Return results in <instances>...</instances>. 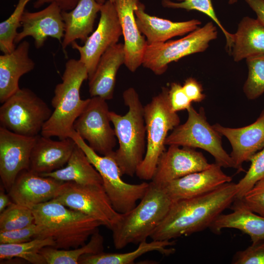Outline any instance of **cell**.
<instances>
[{
    "mask_svg": "<svg viewBox=\"0 0 264 264\" xmlns=\"http://www.w3.org/2000/svg\"><path fill=\"white\" fill-rule=\"evenodd\" d=\"M182 87L192 102H200L204 99L205 95L203 93L202 86L195 78H188L185 80Z\"/></svg>",
    "mask_w": 264,
    "mask_h": 264,
    "instance_id": "60d3db41",
    "label": "cell"
},
{
    "mask_svg": "<svg viewBox=\"0 0 264 264\" xmlns=\"http://www.w3.org/2000/svg\"><path fill=\"white\" fill-rule=\"evenodd\" d=\"M40 175L62 182H74L82 185H103L101 175L76 144L65 167Z\"/></svg>",
    "mask_w": 264,
    "mask_h": 264,
    "instance_id": "83f0119b",
    "label": "cell"
},
{
    "mask_svg": "<svg viewBox=\"0 0 264 264\" xmlns=\"http://www.w3.org/2000/svg\"><path fill=\"white\" fill-rule=\"evenodd\" d=\"M237 192V184L230 182L205 194L174 201L150 238L170 241L210 228L222 212L230 207Z\"/></svg>",
    "mask_w": 264,
    "mask_h": 264,
    "instance_id": "6da1fadb",
    "label": "cell"
},
{
    "mask_svg": "<svg viewBox=\"0 0 264 264\" xmlns=\"http://www.w3.org/2000/svg\"><path fill=\"white\" fill-rule=\"evenodd\" d=\"M232 264H264V240L252 243L245 249L237 251Z\"/></svg>",
    "mask_w": 264,
    "mask_h": 264,
    "instance_id": "8d00e7d4",
    "label": "cell"
},
{
    "mask_svg": "<svg viewBox=\"0 0 264 264\" xmlns=\"http://www.w3.org/2000/svg\"><path fill=\"white\" fill-rule=\"evenodd\" d=\"M103 250L104 238L98 230L91 236L88 242L80 247L63 249L47 246L43 248L40 253L47 264H78L82 256L98 254Z\"/></svg>",
    "mask_w": 264,
    "mask_h": 264,
    "instance_id": "f546056e",
    "label": "cell"
},
{
    "mask_svg": "<svg viewBox=\"0 0 264 264\" xmlns=\"http://www.w3.org/2000/svg\"><path fill=\"white\" fill-rule=\"evenodd\" d=\"M139 2V0H114L113 3L124 37V65L132 72L142 65L147 45L136 22L134 11Z\"/></svg>",
    "mask_w": 264,
    "mask_h": 264,
    "instance_id": "ffe728a7",
    "label": "cell"
},
{
    "mask_svg": "<svg viewBox=\"0 0 264 264\" xmlns=\"http://www.w3.org/2000/svg\"><path fill=\"white\" fill-rule=\"evenodd\" d=\"M53 199L95 219L110 230L121 216L113 208L103 185L64 182Z\"/></svg>",
    "mask_w": 264,
    "mask_h": 264,
    "instance_id": "8fae6325",
    "label": "cell"
},
{
    "mask_svg": "<svg viewBox=\"0 0 264 264\" xmlns=\"http://www.w3.org/2000/svg\"><path fill=\"white\" fill-rule=\"evenodd\" d=\"M9 196L6 195L1 189L0 192V213H1L13 202Z\"/></svg>",
    "mask_w": 264,
    "mask_h": 264,
    "instance_id": "ee69618b",
    "label": "cell"
},
{
    "mask_svg": "<svg viewBox=\"0 0 264 264\" xmlns=\"http://www.w3.org/2000/svg\"><path fill=\"white\" fill-rule=\"evenodd\" d=\"M55 245V241L51 238H36L19 243H0V259L7 260L16 257L33 264H47L40 251L44 247H54Z\"/></svg>",
    "mask_w": 264,
    "mask_h": 264,
    "instance_id": "4dcf8cb0",
    "label": "cell"
},
{
    "mask_svg": "<svg viewBox=\"0 0 264 264\" xmlns=\"http://www.w3.org/2000/svg\"><path fill=\"white\" fill-rule=\"evenodd\" d=\"M88 77L87 68L79 60L67 61L62 82L56 85L51 100L54 110L44 124L41 135L55 136L59 139L70 138L75 132L74 122L89 100V98L82 99L80 96L82 85Z\"/></svg>",
    "mask_w": 264,
    "mask_h": 264,
    "instance_id": "3957f363",
    "label": "cell"
},
{
    "mask_svg": "<svg viewBox=\"0 0 264 264\" xmlns=\"http://www.w3.org/2000/svg\"><path fill=\"white\" fill-rule=\"evenodd\" d=\"M38 234V229L35 223L18 229L0 231V244L19 243L28 242L36 238Z\"/></svg>",
    "mask_w": 264,
    "mask_h": 264,
    "instance_id": "74e56055",
    "label": "cell"
},
{
    "mask_svg": "<svg viewBox=\"0 0 264 264\" xmlns=\"http://www.w3.org/2000/svg\"><path fill=\"white\" fill-rule=\"evenodd\" d=\"M217 37V27L210 22L179 39L147 45L142 65L155 74L161 75L170 63L204 51Z\"/></svg>",
    "mask_w": 264,
    "mask_h": 264,
    "instance_id": "30bf717a",
    "label": "cell"
},
{
    "mask_svg": "<svg viewBox=\"0 0 264 264\" xmlns=\"http://www.w3.org/2000/svg\"><path fill=\"white\" fill-rule=\"evenodd\" d=\"M30 44L20 43L10 53L0 56V102L2 104L20 89V78L32 70L35 66L29 56Z\"/></svg>",
    "mask_w": 264,
    "mask_h": 264,
    "instance_id": "603a6c76",
    "label": "cell"
},
{
    "mask_svg": "<svg viewBox=\"0 0 264 264\" xmlns=\"http://www.w3.org/2000/svg\"><path fill=\"white\" fill-rule=\"evenodd\" d=\"M168 90V88H162L161 91L144 107L146 150L135 174L141 179H152L158 160L166 150L168 133L180 123L178 115L170 105Z\"/></svg>",
    "mask_w": 264,
    "mask_h": 264,
    "instance_id": "8992f818",
    "label": "cell"
},
{
    "mask_svg": "<svg viewBox=\"0 0 264 264\" xmlns=\"http://www.w3.org/2000/svg\"><path fill=\"white\" fill-rule=\"evenodd\" d=\"M35 137L26 136L0 127V177L8 192L18 175L29 170Z\"/></svg>",
    "mask_w": 264,
    "mask_h": 264,
    "instance_id": "5bb4252c",
    "label": "cell"
},
{
    "mask_svg": "<svg viewBox=\"0 0 264 264\" xmlns=\"http://www.w3.org/2000/svg\"><path fill=\"white\" fill-rule=\"evenodd\" d=\"M123 99L128 107L127 113L123 115L111 111L109 113L119 144L113 156L122 175L133 176L146 150L144 106L133 88L123 92Z\"/></svg>",
    "mask_w": 264,
    "mask_h": 264,
    "instance_id": "277c9868",
    "label": "cell"
},
{
    "mask_svg": "<svg viewBox=\"0 0 264 264\" xmlns=\"http://www.w3.org/2000/svg\"><path fill=\"white\" fill-rule=\"evenodd\" d=\"M107 100L91 97L77 117L73 129L97 154L106 155L113 153L116 144L114 129L110 125V110Z\"/></svg>",
    "mask_w": 264,
    "mask_h": 264,
    "instance_id": "7c38bea8",
    "label": "cell"
},
{
    "mask_svg": "<svg viewBox=\"0 0 264 264\" xmlns=\"http://www.w3.org/2000/svg\"><path fill=\"white\" fill-rule=\"evenodd\" d=\"M234 35L231 55L235 61L264 55V25L257 19L244 17Z\"/></svg>",
    "mask_w": 264,
    "mask_h": 264,
    "instance_id": "4316f807",
    "label": "cell"
},
{
    "mask_svg": "<svg viewBox=\"0 0 264 264\" xmlns=\"http://www.w3.org/2000/svg\"><path fill=\"white\" fill-rule=\"evenodd\" d=\"M168 98L171 109L175 112L187 110L192 106V102L179 83L171 84L168 90Z\"/></svg>",
    "mask_w": 264,
    "mask_h": 264,
    "instance_id": "ab89813d",
    "label": "cell"
},
{
    "mask_svg": "<svg viewBox=\"0 0 264 264\" xmlns=\"http://www.w3.org/2000/svg\"><path fill=\"white\" fill-rule=\"evenodd\" d=\"M102 4L95 0H80L76 6L68 11H62L65 23V33L61 44L62 49L76 40L85 42L93 31L97 14Z\"/></svg>",
    "mask_w": 264,
    "mask_h": 264,
    "instance_id": "d4e9b609",
    "label": "cell"
},
{
    "mask_svg": "<svg viewBox=\"0 0 264 264\" xmlns=\"http://www.w3.org/2000/svg\"><path fill=\"white\" fill-rule=\"evenodd\" d=\"M255 12L257 19L264 25V0H245Z\"/></svg>",
    "mask_w": 264,
    "mask_h": 264,
    "instance_id": "7bdbcfd3",
    "label": "cell"
},
{
    "mask_svg": "<svg viewBox=\"0 0 264 264\" xmlns=\"http://www.w3.org/2000/svg\"><path fill=\"white\" fill-rule=\"evenodd\" d=\"M63 182L25 170L18 175L8 195L13 202L32 209L53 199Z\"/></svg>",
    "mask_w": 264,
    "mask_h": 264,
    "instance_id": "ac0fdd59",
    "label": "cell"
},
{
    "mask_svg": "<svg viewBox=\"0 0 264 264\" xmlns=\"http://www.w3.org/2000/svg\"><path fill=\"white\" fill-rule=\"evenodd\" d=\"M125 61L124 45L122 43L111 46L103 54L88 80L91 97L98 96L106 100L113 98L117 71Z\"/></svg>",
    "mask_w": 264,
    "mask_h": 264,
    "instance_id": "cb8c5ba5",
    "label": "cell"
},
{
    "mask_svg": "<svg viewBox=\"0 0 264 264\" xmlns=\"http://www.w3.org/2000/svg\"><path fill=\"white\" fill-rule=\"evenodd\" d=\"M32 0H19L12 14L0 23V50L3 53H10L16 48L14 40L17 29L22 26L21 19L27 4Z\"/></svg>",
    "mask_w": 264,
    "mask_h": 264,
    "instance_id": "d6a6232c",
    "label": "cell"
},
{
    "mask_svg": "<svg viewBox=\"0 0 264 264\" xmlns=\"http://www.w3.org/2000/svg\"><path fill=\"white\" fill-rule=\"evenodd\" d=\"M32 210L39 231L36 238H51L58 249L84 245L102 225L95 219L54 199L34 206Z\"/></svg>",
    "mask_w": 264,
    "mask_h": 264,
    "instance_id": "7a4b0ae2",
    "label": "cell"
},
{
    "mask_svg": "<svg viewBox=\"0 0 264 264\" xmlns=\"http://www.w3.org/2000/svg\"><path fill=\"white\" fill-rule=\"evenodd\" d=\"M230 208L231 213H222L211 225L213 232L218 234L222 229L234 228L248 235L252 243L264 240V217L256 214L242 199H235Z\"/></svg>",
    "mask_w": 264,
    "mask_h": 264,
    "instance_id": "484cf974",
    "label": "cell"
},
{
    "mask_svg": "<svg viewBox=\"0 0 264 264\" xmlns=\"http://www.w3.org/2000/svg\"><path fill=\"white\" fill-rule=\"evenodd\" d=\"M187 110L186 121L173 130L165 145L201 149L210 154L221 167L234 168L230 155L222 146L221 134L208 122L203 108L198 112L191 106Z\"/></svg>",
    "mask_w": 264,
    "mask_h": 264,
    "instance_id": "9c48e42d",
    "label": "cell"
},
{
    "mask_svg": "<svg viewBox=\"0 0 264 264\" xmlns=\"http://www.w3.org/2000/svg\"><path fill=\"white\" fill-rule=\"evenodd\" d=\"M70 138L82 149L101 175L103 186L114 209L122 214L133 208L144 196L149 183L130 184L125 182L113 156L114 152L108 155H100L75 131Z\"/></svg>",
    "mask_w": 264,
    "mask_h": 264,
    "instance_id": "52a82bcc",
    "label": "cell"
},
{
    "mask_svg": "<svg viewBox=\"0 0 264 264\" xmlns=\"http://www.w3.org/2000/svg\"><path fill=\"white\" fill-rule=\"evenodd\" d=\"M75 145L71 138L54 140L39 134L32 149L29 170L41 175L63 168Z\"/></svg>",
    "mask_w": 264,
    "mask_h": 264,
    "instance_id": "44dd1931",
    "label": "cell"
},
{
    "mask_svg": "<svg viewBox=\"0 0 264 264\" xmlns=\"http://www.w3.org/2000/svg\"><path fill=\"white\" fill-rule=\"evenodd\" d=\"M100 17L95 30L88 37L83 45L76 41L72 48L80 54L79 61L87 67L89 80L94 74L103 54L111 46L117 43L122 35L117 12L113 3L108 0L102 4Z\"/></svg>",
    "mask_w": 264,
    "mask_h": 264,
    "instance_id": "4fadbf2b",
    "label": "cell"
},
{
    "mask_svg": "<svg viewBox=\"0 0 264 264\" xmlns=\"http://www.w3.org/2000/svg\"><path fill=\"white\" fill-rule=\"evenodd\" d=\"M35 222L31 209L12 202L0 215V231H10L28 226Z\"/></svg>",
    "mask_w": 264,
    "mask_h": 264,
    "instance_id": "e575fe53",
    "label": "cell"
},
{
    "mask_svg": "<svg viewBox=\"0 0 264 264\" xmlns=\"http://www.w3.org/2000/svg\"><path fill=\"white\" fill-rule=\"evenodd\" d=\"M52 113L45 102L32 90L20 88L2 103L0 126L19 134L35 137Z\"/></svg>",
    "mask_w": 264,
    "mask_h": 264,
    "instance_id": "ba28073f",
    "label": "cell"
},
{
    "mask_svg": "<svg viewBox=\"0 0 264 264\" xmlns=\"http://www.w3.org/2000/svg\"><path fill=\"white\" fill-rule=\"evenodd\" d=\"M231 180L232 177L215 163L205 170L190 174L162 186L174 202L205 194Z\"/></svg>",
    "mask_w": 264,
    "mask_h": 264,
    "instance_id": "d6986e66",
    "label": "cell"
},
{
    "mask_svg": "<svg viewBox=\"0 0 264 264\" xmlns=\"http://www.w3.org/2000/svg\"><path fill=\"white\" fill-rule=\"evenodd\" d=\"M172 145L160 156L152 182L160 186L190 174L209 168L211 164L193 148Z\"/></svg>",
    "mask_w": 264,
    "mask_h": 264,
    "instance_id": "9a60e30c",
    "label": "cell"
},
{
    "mask_svg": "<svg viewBox=\"0 0 264 264\" xmlns=\"http://www.w3.org/2000/svg\"><path fill=\"white\" fill-rule=\"evenodd\" d=\"M173 202L163 186L150 182L139 203L121 214L111 228L114 247L120 249L147 240L165 218Z\"/></svg>",
    "mask_w": 264,
    "mask_h": 264,
    "instance_id": "5b68a950",
    "label": "cell"
},
{
    "mask_svg": "<svg viewBox=\"0 0 264 264\" xmlns=\"http://www.w3.org/2000/svg\"><path fill=\"white\" fill-rule=\"evenodd\" d=\"M241 199L253 212L264 217V178L258 181Z\"/></svg>",
    "mask_w": 264,
    "mask_h": 264,
    "instance_id": "f35d334b",
    "label": "cell"
},
{
    "mask_svg": "<svg viewBox=\"0 0 264 264\" xmlns=\"http://www.w3.org/2000/svg\"><path fill=\"white\" fill-rule=\"evenodd\" d=\"M214 128L229 141L232 151L230 154L234 168L243 171L242 165L264 148V109L253 123L241 128L225 127L220 124Z\"/></svg>",
    "mask_w": 264,
    "mask_h": 264,
    "instance_id": "e0dca14e",
    "label": "cell"
},
{
    "mask_svg": "<svg viewBox=\"0 0 264 264\" xmlns=\"http://www.w3.org/2000/svg\"><path fill=\"white\" fill-rule=\"evenodd\" d=\"M175 244V241H144L133 251L123 253H105L85 255L81 257L79 264H132L135 260L146 253L157 251L168 256L173 254L176 249L170 247Z\"/></svg>",
    "mask_w": 264,
    "mask_h": 264,
    "instance_id": "f1b7e54d",
    "label": "cell"
},
{
    "mask_svg": "<svg viewBox=\"0 0 264 264\" xmlns=\"http://www.w3.org/2000/svg\"><path fill=\"white\" fill-rule=\"evenodd\" d=\"M80 0H36L34 7L39 8L44 4L56 3L62 11H68L73 9Z\"/></svg>",
    "mask_w": 264,
    "mask_h": 264,
    "instance_id": "b9f144b4",
    "label": "cell"
},
{
    "mask_svg": "<svg viewBox=\"0 0 264 264\" xmlns=\"http://www.w3.org/2000/svg\"><path fill=\"white\" fill-rule=\"evenodd\" d=\"M99 4H104L107 0H95ZM112 3H114V0H108Z\"/></svg>",
    "mask_w": 264,
    "mask_h": 264,
    "instance_id": "f6af8a7d",
    "label": "cell"
},
{
    "mask_svg": "<svg viewBox=\"0 0 264 264\" xmlns=\"http://www.w3.org/2000/svg\"><path fill=\"white\" fill-rule=\"evenodd\" d=\"M238 0H229V3L232 4L236 2Z\"/></svg>",
    "mask_w": 264,
    "mask_h": 264,
    "instance_id": "bcb514c9",
    "label": "cell"
},
{
    "mask_svg": "<svg viewBox=\"0 0 264 264\" xmlns=\"http://www.w3.org/2000/svg\"><path fill=\"white\" fill-rule=\"evenodd\" d=\"M248 69L243 90L246 97L255 99L264 93V55L246 59Z\"/></svg>",
    "mask_w": 264,
    "mask_h": 264,
    "instance_id": "836d02e7",
    "label": "cell"
},
{
    "mask_svg": "<svg viewBox=\"0 0 264 264\" xmlns=\"http://www.w3.org/2000/svg\"><path fill=\"white\" fill-rule=\"evenodd\" d=\"M22 30L18 33L15 44L30 36L34 40L35 46L39 49L44 46L48 37L57 39L61 44L65 33V23L62 10L55 2L37 12L25 11L21 19Z\"/></svg>",
    "mask_w": 264,
    "mask_h": 264,
    "instance_id": "2e32d148",
    "label": "cell"
},
{
    "mask_svg": "<svg viewBox=\"0 0 264 264\" xmlns=\"http://www.w3.org/2000/svg\"><path fill=\"white\" fill-rule=\"evenodd\" d=\"M251 165L245 175L237 184L235 199H241L259 180L264 178V148L251 158Z\"/></svg>",
    "mask_w": 264,
    "mask_h": 264,
    "instance_id": "d590c367",
    "label": "cell"
},
{
    "mask_svg": "<svg viewBox=\"0 0 264 264\" xmlns=\"http://www.w3.org/2000/svg\"><path fill=\"white\" fill-rule=\"evenodd\" d=\"M163 7L171 8H180L187 11L197 10L208 16L220 28L226 39V48L231 53L234 43V34L229 33L223 26L216 16L211 0H182L174 2L170 0H162Z\"/></svg>",
    "mask_w": 264,
    "mask_h": 264,
    "instance_id": "1f68e13d",
    "label": "cell"
},
{
    "mask_svg": "<svg viewBox=\"0 0 264 264\" xmlns=\"http://www.w3.org/2000/svg\"><path fill=\"white\" fill-rule=\"evenodd\" d=\"M136 22L141 34L146 38L147 44L164 43L176 37L184 35L198 28L201 22L193 19L184 22H173L145 12V6L139 2L134 11Z\"/></svg>",
    "mask_w": 264,
    "mask_h": 264,
    "instance_id": "7402d4cb",
    "label": "cell"
}]
</instances>
